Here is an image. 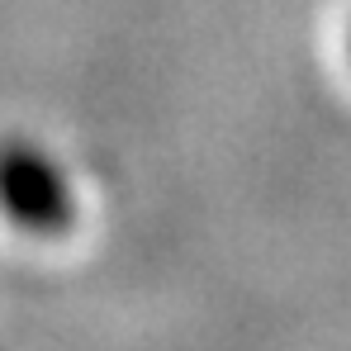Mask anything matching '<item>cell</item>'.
Masks as SVG:
<instances>
[{
	"instance_id": "1",
	"label": "cell",
	"mask_w": 351,
	"mask_h": 351,
	"mask_svg": "<svg viewBox=\"0 0 351 351\" xmlns=\"http://www.w3.org/2000/svg\"><path fill=\"white\" fill-rule=\"evenodd\" d=\"M0 209L34 237H62L76 219L66 180L34 143H0Z\"/></svg>"
}]
</instances>
